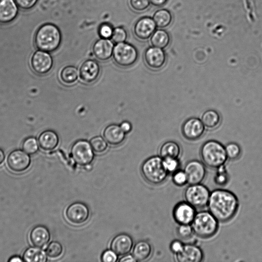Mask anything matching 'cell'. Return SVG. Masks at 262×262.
<instances>
[{"instance_id":"cell-13","label":"cell","mask_w":262,"mask_h":262,"mask_svg":"<svg viewBox=\"0 0 262 262\" xmlns=\"http://www.w3.org/2000/svg\"><path fill=\"white\" fill-rule=\"evenodd\" d=\"M100 74V67L94 59H89L83 61L79 68V76L84 83L90 84L95 82Z\"/></svg>"},{"instance_id":"cell-11","label":"cell","mask_w":262,"mask_h":262,"mask_svg":"<svg viewBox=\"0 0 262 262\" xmlns=\"http://www.w3.org/2000/svg\"><path fill=\"white\" fill-rule=\"evenodd\" d=\"M89 215V208L82 202H77L71 204L66 211V216L68 220L76 225L85 223Z\"/></svg>"},{"instance_id":"cell-49","label":"cell","mask_w":262,"mask_h":262,"mask_svg":"<svg viewBox=\"0 0 262 262\" xmlns=\"http://www.w3.org/2000/svg\"><path fill=\"white\" fill-rule=\"evenodd\" d=\"M11 262H16V261H24L19 256H13L10 258V259L8 260Z\"/></svg>"},{"instance_id":"cell-9","label":"cell","mask_w":262,"mask_h":262,"mask_svg":"<svg viewBox=\"0 0 262 262\" xmlns=\"http://www.w3.org/2000/svg\"><path fill=\"white\" fill-rule=\"evenodd\" d=\"M9 168L15 172H21L26 170L30 165V156L21 149L12 151L7 160Z\"/></svg>"},{"instance_id":"cell-3","label":"cell","mask_w":262,"mask_h":262,"mask_svg":"<svg viewBox=\"0 0 262 262\" xmlns=\"http://www.w3.org/2000/svg\"><path fill=\"white\" fill-rule=\"evenodd\" d=\"M200 156L203 163L211 168H216L224 165L228 158L225 147L215 140L205 142L200 150Z\"/></svg>"},{"instance_id":"cell-4","label":"cell","mask_w":262,"mask_h":262,"mask_svg":"<svg viewBox=\"0 0 262 262\" xmlns=\"http://www.w3.org/2000/svg\"><path fill=\"white\" fill-rule=\"evenodd\" d=\"M219 222L209 211H201L196 213L191 225L195 235L207 238L215 234Z\"/></svg>"},{"instance_id":"cell-39","label":"cell","mask_w":262,"mask_h":262,"mask_svg":"<svg viewBox=\"0 0 262 262\" xmlns=\"http://www.w3.org/2000/svg\"><path fill=\"white\" fill-rule=\"evenodd\" d=\"M214 181L219 185L223 186L226 184L229 180V177L224 165L217 168Z\"/></svg>"},{"instance_id":"cell-50","label":"cell","mask_w":262,"mask_h":262,"mask_svg":"<svg viewBox=\"0 0 262 262\" xmlns=\"http://www.w3.org/2000/svg\"><path fill=\"white\" fill-rule=\"evenodd\" d=\"M5 158V155L4 151L0 148V165L2 164Z\"/></svg>"},{"instance_id":"cell-22","label":"cell","mask_w":262,"mask_h":262,"mask_svg":"<svg viewBox=\"0 0 262 262\" xmlns=\"http://www.w3.org/2000/svg\"><path fill=\"white\" fill-rule=\"evenodd\" d=\"M125 134L120 125L116 124L107 125L103 131L104 139L108 144L114 146L121 144L125 140Z\"/></svg>"},{"instance_id":"cell-26","label":"cell","mask_w":262,"mask_h":262,"mask_svg":"<svg viewBox=\"0 0 262 262\" xmlns=\"http://www.w3.org/2000/svg\"><path fill=\"white\" fill-rule=\"evenodd\" d=\"M170 41L169 33L162 29L156 30L150 37V42L152 46L162 49L167 47Z\"/></svg>"},{"instance_id":"cell-40","label":"cell","mask_w":262,"mask_h":262,"mask_svg":"<svg viewBox=\"0 0 262 262\" xmlns=\"http://www.w3.org/2000/svg\"><path fill=\"white\" fill-rule=\"evenodd\" d=\"M163 160L165 168L168 173H173L179 169L180 162L178 158H167Z\"/></svg>"},{"instance_id":"cell-37","label":"cell","mask_w":262,"mask_h":262,"mask_svg":"<svg viewBox=\"0 0 262 262\" xmlns=\"http://www.w3.org/2000/svg\"><path fill=\"white\" fill-rule=\"evenodd\" d=\"M127 37V33L125 29L118 27L114 29L111 38L112 41L116 44L125 42Z\"/></svg>"},{"instance_id":"cell-27","label":"cell","mask_w":262,"mask_h":262,"mask_svg":"<svg viewBox=\"0 0 262 262\" xmlns=\"http://www.w3.org/2000/svg\"><path fill=\"white\" fill-rule=\"evenodd\" d=\"M151 251V247L147 242L140 241L135 245L132 254L136 261H142L149 257Z\"/></svg>"},{"instance_id":"cell-14","label":"cell","mask_w":262,"mask_h":262,"mask_svg":"<svg viewBox=\"0 0 262 262\" xmlns=\"http://www.w3.org/2000/svg\"><path fill=\"white\" fill-rule=\"evenodd\" d=\"M196 213L195 208L185 201L176 205L172 214L178 224H191Z\"/></svg>"},{"instance_id":"cell-15","label":"cell","mask_w":262,"mask_h":262,"mask_svg":"<svg viewBox=\"0 0 262 262\" xmlns=\"http://www.w3.org/2000/svg\"><path fill=\"white\" fill-rule=\"evenodd\" d=\"M144 59L146 65L150 69L158 70L165 64L166 55L163 49L152 46L145 50Z\"/></svg>"},{"instance_id":"cell-17","label":"cell","mask_w":262,"mask_h":262,"mask_svg":"<svg viewBox=\"0 0 262 262\" xmlns=\"http://www.w3.org/2000/svg\"><path fill=\"white\" fill-rule=\"evenodd\" d=\"M156 27L152 18L145 16L136 22L133 27V32L139 39L146 40L150 37L156 30Z\"/></svg>"},{"instance_id":"cell-8","label":"cell","mask_w":262,"mask_h":262,"mask_svg":"<svg viewBox=\"0 0 262 262\" xmlns=\"http://www.w3.org/2000/svg\"><path fill=\"white\" fill-rule=\"evenodd\" d=\"M71 154L75 162L80 166L89 165L94 159V150L89 142L80 139L75 142L71 148Z\"/></svg>"},{"instance_id":"cell-12","label":"cell","mask_w":262,"mask_h":262,"mask_svg":"<svg viewBox=\"0 0 262 262\" xmlns=\"http://www.w3.org/2000/svg\"><path fill=\"white\" fill-rule=\"evenodd\" d=\"M53 64L51 56L48 52L37 51L32 55L31 65L34 71L38 74L43 75L49 72Z\"/></svg>"},{"instance_id":"cell-35","label":"cell","mask_w":262,"mask_h":262,"mask_svg":"<svg viewBox=\"0 0 262 262\" xmlns=\"http://www.w3.org/2000/svg\"><path fill=\"white\" fill-rule=\"evenodd\" d=\"M225 147L228 159L234 160L240 157L241 148L237 143L231 142L227 144Z\"/></svg>"},{"instance_id":"cell-34","label":"cell","mask_w":262,"mask_h":262,"mask_svg":"<svg viewBox=\"0 0 262 262\" xmlns=\"http://www.w3.org/2000/svg\"><path fill=\"white\" fill-rule=\"evenodd\" d=\"M47 255L51 258L59 257L62 253L63 247L61 244L56 241L51 242L46 249Z\"/></svg>"},{"instance_id":"cell-21","label":"cell","mask_w":262,"mask_h":262,"mask_svg":"<svg viewBox=\"0 0 262 262\" xmlns=\"http://www.w3.org/2000/svg\"><path fill=\"white\" fill-rule=\"evenodd\" d=\"M18 8L13 0H0V24L11 23L16 17Z\"/></svg>"},{"instance_id":"cell-41","label":"cell","mask_w":262,"mask_h":262,"mask_svg":"<svg viewBox=\"0 0 262 262\" xmlns=\"http://www.w3.org/2000/svg\"><path fill=\"white\" fill-rule=\"evenodd\" d=\"M173 182L177 186H182L187 182V178L184 170L178 169L173 173Z\"/></svg>"},{"instance_id":"cell-19","label":"cell","mask_w":262,"mask_h":262,"mask_svg":"<svg viewBox=\"0 0 262 262\" xmlns=\"http://www.w3.org/2000/svg\"><path fill=\"white\" fill-rule=\"evenodd\" d=\"M114 48V42L112 40L101 38L94 43L93 53L99 60L106 61L112 57Z\"/></svg>"},{"instance_id":"cell-43","label":"cell","mask_w":262,"mask_h":262,"mask_svg":"<svg viewBox=\"0 0 262 262\" xmlns=\"http://www.w3.org/2000/svg\"><path fill=\"white\" fill-rule=\"evenodd\" d=\"M18 7L27 10L32 8L37 3L38 0H14Z\"/></svg>"},{"instance_id":"cell-1","label":"cell","mask_w":262,"mask_h":262,"mask_svg":"<svg viewBox=\"0 0 262 262\" xmlns=\"http://www.w3.org/2000/svg\"><path fill=\"white\" fill-rule=\"evenodd\" d=\"M239 202L237 196L231 191L217 189L210 192L207 204L208 211L221 222H226L235 215Z\"/></svg>"},{"instance_id":"cell-23","label":"cell","mask_w":262,"mask_h":262,"mask_svg":"<svg viewBox=\"0 0 262 262\" xmlns=\"http://www.w3.org/2000/svg\"><path fill=\"white\" fill-rule=\"evenodd\" d=\"M29 238L30 242L34 246L42 248L49 242L50 233L46 227L37 225L31 230Z\"/></svg>"},{"instance_id":"cell-33","label":"cell","mask_w":262,"mask_h":262,"mask_svg":"<svg viewBox=\"0 0 262 262\" xmlns=\"http://www.w3.org/2000/svg\"><path fill=\"white\" fill-rule=\"evenodd\" d=\"M24 151L29 155H34L38 150V143L33 137H29L24 140L22 143Z\"/></svg>"},{"instance_id":"cell-7","label":"cell","mask_w":262,"mask_h":262,"mask_svg":"<svg viewBox=\"0 0 262 262\" xmlns=\"http://www.w3.org/2000/svg\"><path fill=\"white\" fill-rule=\"evenodd\" d=\"M210 194L208 188L199 183L189 184L184 191V196L185 201L194 208H201L207 206Z\"/></svg>"},{"instance_id":"cell-18","label":"cell","mask_w":262,"mask_h":262,"mask_svg":"<svg viewBox=\"0 0 262 262\" xmlns=\"http://www.w3.org/2000/svg\"><path fill=\"white\" fill-rule=\"evenodd\" d=\"M204 258L202 250L199 246L191 244H184L182 251L174 254L178 262H201Z\"/></svg>"},{"instance_id":"cell-42","label":"cell","mask_w":262,"mask_h":262,"mask_svg":"<svg viewBox=\"0 0 262 262\" xmlns=\"http://www.w3.org/2000/svg\"><path fill=\"white\" fill-rule=\"evenodd\" d=\"M114 29L108 24H103L99 28L98 34L101 38L110 39L113 34Z\"/></svg>"},{"instance_id":"cell-20","label":"cell","mask_w":262,"mask_h":262,"mask_svg":"<svg viewBox=\"0 0 262 262\" xmlns=\"http://www.w3.org/2000/svg\"><path fill=\"white\" fill-rule=\"evenodd\" d=\"M133 241L129 235L120 233L114 237L111 243V248L117 255H125L132 250Z\"/></svg>"},{"instance_id":"cell-48","label":"cell","mask_w":262,"mask_h":262,"mask_svg":"<svg viewBox=\"0 0 262 262\" xmlns=\"http://www.w3.org/2000/svg\"><path fill=\"white\" fill-rule=\"evenodd\" d=\"M136 259L134 257L133 255H125L123 257H121L119 259V261L120 262H125V261H130V262H134L136 261Z\"/></svg>"},{"instance_id":"cell-6","label":"cell","mask_w":262,"mask_h":262,"mask_svg":"<svg viewBox=\"0 0 262 262\" xmlns=\"http://www.w3.org/2000/svg\"><path fill=\"white\" fill-rule=\"evenodd\" d=\"M112 56L118 66L127 68L135 63L138 57V53L132 45L123 42L114 46Z\"/></svg>"},{"instance_id":"cell-16","label":"cell","mask_w":262,"mask_h":262,"mask_svg":"<svg viewBox=\"0 0 262 262\" xmlns=\"http://www.w3.org/2000/svg\"><path fill=\"white\" fill-rule=\"evenodd\" d=\"M205 127L201 119L190 118L183 124L182 133L187 140L194 141L200 139L205 132Z\"/></svg>"},{"instance_id":"cell-45","label":"cell","mask_w":262,"mask_h":262,"mask_svg":"<svg viewBox=\"0 0 262 262\" xmlns=\"http://www.w3.org/2000/svg\"><path fill=\"white\" fill-rule=\"evenodd\" d=\"M184 244L180 241L176 239L173 241L170 245V250L174 254L180 252L184 247Z\"/></svg>"},{"instance_id":"cell-38","label":"cell","mask_w":262,"mask_h":262,"mask_svg":"<svg viewBox=\"0 0 262 262\" xmlns=\"http://www.w3.org/2000/svg\"><path fill=\"white\" fill-rule=\"evenodd\" d=\"M149 0H128V4L132 10L136 12H143L149 6Z\"/></svg>"},{"instance_id":"cell-47","label":"cell","mask_w":262,"mask_h":262,"mask_svg":"<svg viewBox=\"0 0 262 262\" xmlns=\"http://www.w3.org/2000/svg\"><path fill=\"white\" fill-rule=\"evenodd\" d=\"M150 4L156 7H161L166 3L168 0H149Z\"/></svg>"},{"instance_id":"cell-24","label":"cell","mask_w":262,"mask_h":262,"mask_svg":"<svg viewBox=\"0 0 262 262\" xmlns=\"http://www.w3.org/2000/svg\"><path fill=\"white\" fill-rule=\"evenodd\" d=\"M38 144L44 150L50 151L55 149L59 143V137L52 130H46L42 132L38 138Z\"/></svg>"},{"instance_id":"cell-36","label":"cell","mask_w":262,"mask_h":262,"mask_svg":"<svg viewBox=\"0 0 262 262\" xmlns=\"http://www.w3.org/2000/svg\"><path fill=\"white\" fill-rule=\"evenodd\" d=\"M177 233L181 239L184 240L190 239L194 234L191 224H179Z\"/></svg>"},{"instance_id":"cell-10","label":"cell","mask_w":262,"mask_h":262,"mask_svg":"<svg viewBox=\"0 0 262 262\" xmlns=\"http://www.w3.org/2000/svg\"><path fill=\"white\" fill-rule=\"evenodd\" d=\"M184 171L189 184L201 183L206 175L205 165L197 160L188 161L184 166Z\"/></svg>"},{"instance_id":"cell-30","label":"cell","mask_w":262,"mask_h":262,"mask_svg":"<svg viewBox=\"0 0 262 262\" xmlns=\"http://www.w3.org/2000/svg\"><path fill=\"white\" fill-rule=\"evenodd\" d=\"M157 27L163 29L168 27L172 22V16L169 11L165 9L157 10L152 16Z\"/></svg>"},{"instance_id":"cell-32","label":"cell","mask_w":262,"mask_h":262,"mask_svg":"<svg viewBox=\"0 0 262 262\" xmlns=\"http://www.w3.org/2000/svg\"><path fill=\"white\" fill-rule=\"evenodd\" d=\"M93 150L97 153H102L107 148V142L101 136L92 138L90 141Z\"/></svg>"},{"instance_id":"cell-28","label":"cell","mask_w":262,"mask_h":262,"mask_svg":"<svg viewBox=\"0 0 262 262\" xmlns=\"http://www.w3.org/2000/svg\"><path fill=\"white\" fill-rule=\"evenodd\" d=\"M47 253L39 247H31L27 249L23 255V259L28 262H45Z\"/></svg>"},{"instance_id":"cell-31","label":"cell","mask_w":262,"mask_h":262,"mask_svg":"<svg viewBox=\"0 0 262 262\" xmlns=\"http://www.w3.org/2000/svg\"><path fill=\"white\" fill-rule=\"evenodd\" d=\"M79 72L77 68L73 66L64 67L60 71V78L61 80L67 84L75 83L78 79Z\"/></svg>"},{"instance_id":"cell-44","label":"cell","mask_w":262,"mask_h":262,"mask_svg":"<svg viewBox=\"0 0 262 262\" xmlns=\"http://www.w3.org/2000/svg\"><path fill=\"white\" fill-rule=\"evenodd\" d=\"M117 259V254L112 250L105 251L101 255V260L103 262H115Z\"/></svg>"},{"instance_id":"cell-5","label":"cell","mask_w":262,"mask_h":262,"mask_svg":"<svg viewBox=\"0 0 262 262\" xmlns=\"http://www.w3.org/2000/svg\"><path fill=\"white\" fill-rule=\"evenodd\" d=\"M141 170L145 179L154 185L162 183L168 174L160 156H152L146 159L142 164Z\"/></svg>"},{"instance_id":"cell-29","label":"cell","mask_w":262,"mask_h":262,"mask_svg":"<svg viewBox=\"0 0 262 262\" xmlns=\"http://www.w3.org/2000/svg\"><path fill=\"white\" fill-rule=\"evenodd\" d=\"M201 120L205 127L212 129L218 127L221 123V118L220 114L213 110L205 111L202 116Z\"/></svg>"},{"instance_id":"cell-2","label":"cell","mask_w":262,"mask_h":262,"mask_svg":"<svg viewBox=\"0 0 262 262\" xmlns=\"http://www.w3.org/2000/svg\"><path fill=\"white\" fill-rule=\"evenodd\" d=\"M61 38L59 28L54 24L47 23L37 29L34 36V43L39 50L52 52L59 47Z\"/></svg>"},{"instance_id":"cell-25","label":"cell","mask_w":262,"mask_h":262,"mask_svg":"<svg viewBox=\"0 0 262 262\" xmlns=\"http://www.w3.org/2000/svg\"><path fill=\"white\" fill-rule=\"evenodd\" d=\"M159 153L162 159L167 158H178L181 153V148L177 142L168 141L164 142L161 146Z\"/></svg>"},{"instance_id":"cell-46","label":"cell","mask_w":262,"mask_h":262,"mask_svg":"<svg viewBox=\"0 0 262 262\" xmlns=\"http://www.w3.org/2000/svg\"><path fill=\"white\" fill-rule=\"evenodd\" d=\"M121 129L125 133L128 134L131 132L132 129V125L131 123L127 121H123L120 125Z\"/></svg>"}]
</instances>
